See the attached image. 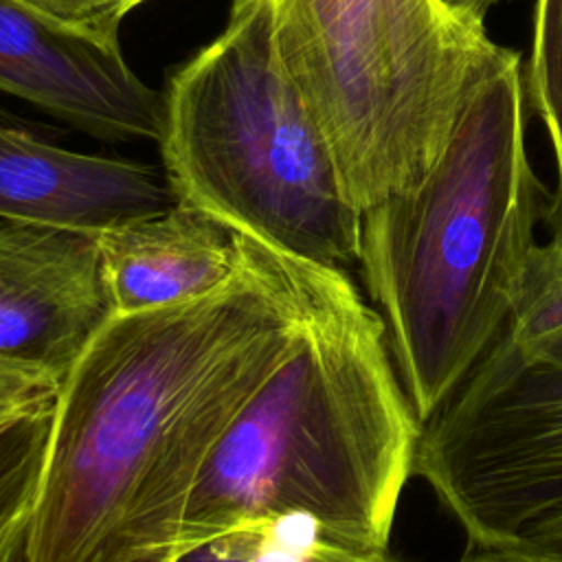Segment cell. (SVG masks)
Wrapping results in <instances>:
<instances>
[{"label":"cell","mask_w":562,"mask_h":562,"mask_svg":"<svg viewBox=\"0 0 562 562\" xmlns=\"http://www.w3.org/2000/svg\"><path fill=\"white\" fill-rule=\"evenodd\" d=\"M239 237L228 285L112 316L61 380L15 562L178 560L202 468L305 307L310 263Z\"/></svg>","instance_id":"1"},{"label":"cell","mask_w":562,"mask_h":562,"mask_svg":"<svg viewBox=\"0 0 562 562\" xmlns=\"http://www.w3.org/2000/svg\"><path fill=\"white\" fill-rule=\"evenodd\" d=\"M419 428L382 316L347 270L310 263L294 338L202 468L180 553L263 516H305L386 551Z\"/></svg>","instance_id":"2"},{"label":"cell","mask_w":562,"mask_h":562,"mask_svg":"<svg viewBox=\"0 0 562 562\" xmlns=\"http://www.w3.org/2000/svg\"><path fill=\"white\" fill-rule=\"evenodd\" d=\"M544 202L527 158L520 59L503 48L428 176L362 211L358 266L419 422L505 325Z\"/></svg>","instance_id":"3"},{"label":"cell","mask_w":562,"mask_h":562,"mask_svg":"<svg viewBox=\"0 0 562 562\" xmlns=\"http://www.w3.org/2000/svg\"><path fill=\"white\" fill-rule=\"evenodd\" d=\"M158 145L180 202L283 257L358 263L362 213L279 59L272 0H233L220 37L171 75Z\"/></svg>","instance_id":"4"},{"label":"cell","mask_w":562,"mask_h":562,"mask_svg":"<svg viewBox=\"0 0 562 562\" xmlns=\"http://www.w3.org/2000/svg\"><path fill=\"white\" fill-rule=\"evenodd\" d=\"M272 29L360 213L428 176L503 50L439 0H272Z\"/></svg>","instance_id":"5"},{"label":"cell","mask_w":562,"mask_h":562,"mask_svg":"<svg viewBox=\"0 0 562 562\" xmlns=\"http://www.w3.org/2000/svg\"><path fill=\"white\" fill-rule=\"evenodd\" d=\"M413 476L468 544L514 542L562 514V367L527 364L498 331L422 422Z\"/></svg>","instance_id":"6"},{"label":"cell","mask_w":562,"mask_h":562,"mask_svg":"<svg viewBox=\"0 0 562 562\" xmlns=\"http://www.w3.org/2000/svg\"><path fill=\"white\" fill-rule=\"evenodd\" d=\"M112 316L94 235L0 220V364L59 389Z\"/></svg>","instance_id":"7"},{"label":"cell","mask_w":562,"mask_h":562,"mask_svg":"<svg viewBox=\"0 0 562 562\" xmlns=\"http://www.w3.org/2000/svg\"><path fill=\"white\" fill-rule=\"evenodd\" d=\"M0 90L108 140L162 132V94L121 53L68 35L11 0H0Z\"/></svg>","instance_id":"8"},{"label":"cell","mask_w":562,"mask_h":562,"mask_svg":"<svg viewBox=\"0 0 562 562\" xmlns=\"http://www.w3.org/2000/svg\"><path fill=\"white\" fill-rule=\"evenodd\" d=\"M178 202L147 162L70 151L0 123V220L99 235Z\"/></svg>","instance_id":"9"},{"label":"cell","mask_w":562,"mask_h":562,"mask_svg":"<svg viewBox=\"0 0 562 562\" xmlns=\"http://www.w3.org/2000/svg\"><path fill=\"white\" fill-rule=\"evenodd\" d=\"M114 316L193 303L241 268V237L184 202L94 235Z\"/></svg>","instance_id":"10"},{"label":"cell","mask_w":562,"mask_h":562,"mask_svg":"<svg viewBox=\"0 0 562 562\" xmlns=\"http://www.w3.org/2000/svg\"><path fill=\"white\" fill-rule=\"evenodd\" d=\"M176 562H400L327 536L305 516H263L239 522L182 551Z\"/></svg>","instance_id":"11"},{"label":"cell","mask_w":562,"mask_h":562,"mask_svg":"<svg viewBox=\"0 0 562 562\" xmlns=\"http://www.w3.org/2000/svg\"><path fill=\"white\" fill-rule=\"evenodd\" d=\"M527 364L562 367V239L536 244L512 312L501 327Z\"/></svg>","instance_id":"12"},{"label":"cell","mask_w":562,"mask_h":562,"mask_svg":"<svg viewBox=\"0 0 562 562\" xmlns=\"http://www.w3.org/2000/svg\"><path fill=\"white\" fill-rule=\"evenodd\" d=\"M53 400L0 430V562H15L40 481Z\"/></svg>","instance_id":"13"},{"label":"cell","mask_w":562,"mask_h":562,"mask_svg":"<svg viewBox=\"0 0 562 562\" xmlns=\"http://www.w3.org/2000/svg\"><path fill=\"white\" fill-rule=\"evenodd\" d=\"M529 88L551 138L558 180H562V0L536 4Z\"/></svg>","instance_id":"14"},{"label":"cell","mask_w":562,"mask_h":562,"mask_svg":"<svg viewBox=\"0 0 562 562\" xmlns=\"http://www.w3.org/2000/svg\"><path fill=\"white\" fill-rule=\"evenodd\" d=\"M42 22L86 40L103 50L121 53L123 18L145 0H11Z\"/></svg>","instance_id":"15"},{"label":"cell","mask_w":562,"mask_h":562,"mask_svg":"<svg viewBox=\"0 0 562 562\" xmlns=\"http://www.w3.org/2000/svg\"><path fill=\"white\" fill-rule=\"evenodd\" d=\"M457 562H562V553L527 540H514L503 544H468Z\"/></svg>","instance_id":"16"},{"label":"cell","mask_w":562,"mask_h":562,"mask_svg":"<svg viewBox=\"0 0 562 562\" xmlns=\"http://www.w3.org/2000/svg\"><path fill=\"white\" fill-rule=\"evenodd\" d=\"M57 391H42V389H22V391H0V430L13 424L24 413L33 411L35 406L44 404L46 400L55 397Z\"/></svg>","instance_id":"17"},{"label":"cell","mask_w":562,"mask_h":562,"mask_svg":"<svg viewBox=\"0 0 562 562\" xmlns=\"http://www.w3.org/2000/svg\"><path fill=\"white\" fill-rule=\"evenodd\" d=\"M520 540H527L531 544L547 547V549H553V551L562 553V514L536 525Z\"/></svg>","instance_id":"18"},{"label":"cell","mask_w":562,"mask_h":562,"mask_svg":"<svg viewBox=\"0 0 562 562\" xmlns=\"http://www.w3.org/2000/svg\"><path fill=\"white\" fill-rule=\"evenodd\" d=\"M450 13L461 18L472 26H483V18L487 11L498 4L501 0H439Z\"/></svg>","instance_id":"19"},{"label":"cell","mask_w":562,"mask_h":562,"mask_svg":"<svg viewBox=\"0 0 562 562\" xmlns=\"http://www.w3.org/2000/svg\"><path fill=\"white\" fill-rule=\"evenodd\" d=\"M542 222L547 224L551 237H560L562 239V180H558L555 191L544 202Z\"/></svg>","instance_id":"20"},{"label":"cell","mask_w":562,"mask_h":562,"mask_svg":"<svg viewBox=\"0 0 562 562\" xmlns=\"http://www.w3.org/2000/svg\"><path fill=\"white\" fill-rule=\"evenodd\" d=\"M22 389H42V391H57L40 380H33L11 367L0 364V391H22Z\"/></svg>","instance_id":"21"}]
</instances>
